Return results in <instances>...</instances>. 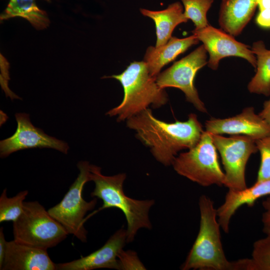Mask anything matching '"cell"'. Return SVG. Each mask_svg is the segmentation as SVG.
Returning a JSON list of instances; mask_svg holds the SVG:
<instances>
[{
  "instance_id": "obj_30",
  "label": "cell",
  "mask_w": 270,
  "mask_h": 270,
  "mask_svg": "<svg viewBox=\"0 0 270 270\" xmlns=\"http://www.w3.org/2000/svg\"><path fill=\"white\" fill-rule=\"evenodd\" d=\"M257 6L259 10L270 9V0H257Z\"/></svg>"
},
{
  "instance_id": "obj_27",
  "label": "cell",
  "mask_w": 270,
  "mask_h": 270,
  "mask_svg": "<svg viewBox=\"0 0 270 270\" xmlns=\"http://www.w3.org/2000/svg\"><path fill=\"white\" fill-rule=\"evenodd\" d=\"M256 22L259 26L270 30V9L259 10Z\"/></svg>"
},
{
  "instance_id": "obj_14",
  "label": "cell",
  "mask_w": 270,
  "mask_h": 270,
  "mask_svg": "<svg viewBox=\"0 0 270 270\" xmlns=\"http://www.w3.org/2000/svg\"><path fill=\"white\" fill-rule=\"evenodd\" d=\"M0 270H56V264L47 250L16 242L7 241L5 257Z\"/></svg>"
},
{
  "instance_id": "obj_18",
  "label": "cell",
  "mask_w": 270,
  "mask_h": 270,
  "mask_svg": "<svg viewBox=\"0 0 270 270\" xmlns=\"http://www.w3.org/2000/svg\"><path fill=\"white\" fill-rule=\"evenodd\" d=\"M142 14L150 18L156 24V47L166 44L172 37L174 28L179 24L186 22L188 20L184 14V8L179 2L170 4L162 10L153 11L141 8Z\"/></svg>"
},
{
  "instance_id": "obj_31",
  "label": "cell",
  "mask_w": 270,
  "mask_h": 270,
  "mask_svg": "<svg viewBox=\"0 0 270 270\" xmlns=\"http://www.w3.org/2000/svg\"><path fill=\"white\" fill-rule=\"evenodd\" d=\"M46 0V1H47V2H50V0Z\"/></svg>"
},
{
  "instance_id": "obj_24",
  "label": "cell",
  "mask_w": 270,
  "mask_h": 270,
  "mask_svg": "<svg viewBox=\"0 0 270 270\" xmlns=\"http://www.w3.org/2000/svg\"><path fill=\"white\" fill-rule=\"evenodd\" d=\"M260 154V162L256 182L270 178V135L255 140Z\"/></svg>"
},
{
  "instance_id": "obj_3",
  "label": "cell",
  "mask_w": 270,
  "mask_h": 270,
  "mask_svg": "<svg viewBox=\"0 0 270 270\" xmlns=\"http://www.w3.org/2000/svg\"><path fill=\"white\" fill-rule=\"evenodd\" d=\"M90 180L95 184L90 196L101 199L103 204L98 211L108 208H116L124 214L127 222L126 242L134 240L138 230L142 228H152L148 213L154 204V200H138L126 196L124 191L126 174L106 176L101 172V168L90 164Z\"/></svg>"
},
{
  "instance_id": "obj_7",
  "label": "cell",
  "mask_w": 270,
  "mask_h": 270,
  "mask_svg": "<svg viewBox=\"0 0 270 270\" xmlns=\"http://www.w3.org/2000/svg\"><path fill=\"white\" fill-rule=\"evenodd\" d=\"M80 172L62 200L48 210L49 214L60 222L68 234H72L82 242L87 240V230L84 226L86 214L93 210L97 198L87 202L82 197L84 184L90 180V164L80 161L77 164Z\"/></svg>"
},
{
  "instance_id": "obj_25",
  "label": "cell",
  "mask_w": 270,
  "mask_h": 270,
  "mask_svg": "<svg viewBox=\"0 0 270 270\" xmlns=\"http://www.w3.org/2000/svg\"><path fill=\"white\" fill-rule=\"evenodd\" d=\"M120 270H146L136 252L132 250H124L118 256Z\"/></svg>"
},
{
  "instance_id": "obj_2",
  "label": "cell",
  "mask_w": 270,
  "mask_h": 270,
  "mask_svg": "<svg viewBox=\"0 0 270 270\" xmlns=\"http://www.w3.org/2000/svg\"><path fill=\"white\" fill-rule=\"evenodd\" d=\"M198 206L199 231L180 269L244 270L243 259L230 261L226 258L221 240V228L213 201L208 196L202 195Z\"/></svg>"
},
{
  "instance_id": "obj_21",
  "label": "cell",
  "mask_w": 270,
  "mask_h": 270,
  "mask_svg": "<svg viewBox=\"0 0 270 270\" xmlns=\"http://www.w3.org/2000/svg\"><path fill=\"white\" fill-rule=\"evenodd\" d=\"M28 190L19 192L15 196L8 198L4 188L0 196V222L15 221L23 210L24 203L28 194Z\"/></svg>"
},
{
  "instance_id": "obj_20",
  "label": "cell",
  "mask_w": 270,
  "mask_h": 270,
  "mask_svg": "<svg viewBox=\"0 0 270 270\" xmlns=\"http://www.w3.org/2000/svg\"><path fill=\"white\" fill-rule=\"evenodd\" d=\"M252 50L256 56V73L248 85L251 93L270 95V50H268L264 42H254Z\"/></svg>"
},
{
  "instance_id": "obj_19",
  "label": "cell",
  "mask_w": 270,
  "mask_h": 270,
  "mask_svg": "<svg viewBox=\"0 0 270 270\" xmlns=\"http://www.w3.org/2000/svg\"><path fill=\"white\" fill-rule=\"evenodd\" d=\"M15 17L28 20L39 30L46 28L50 24L47 13L38 8L36 0H10L0 19L2 21Z\"/></svg>"
},
{
  "instance_id": "obj_10",
  "label": "cell",
  "mask_w": 270,
  "mask_h": 270,
  "mask_svg": "<svg viewBox=\"0 0 270 270\" xmlns=\"http://www.w3.org/2000/svg\"><path fill=\"white\" fill-rule=\"evenodd\" d=\"M201 41L209 54L208 66L217 70L220 61L228 56L240 57L256 68V58L250 46L236 40L232 36L223 30L208 26L201 30L192 31Z\"/></svg>"
},
{
  "instance_id": "obj_29",
  "label": "cell",
  "mask_w": 270,
  "mask_h": 270,
  "mask_svg": "<svg viewBox=\"0 0 270 270\" xmlns=\"http://www.w3.org/2000/svg\"><path fill=\"white\" fill-rule=\"evenodd\" d=\"M258 114L270 126V99L264 102L262 110Z\"/></svg>"
},
{
  "instance_id": "obj_15",
  "label": "cell",
  "mask_w": 270,
  "mask_h": 270,
  "mask_svg": "<svg viewBox=\"0 0 270 270\" xmlns=\"http://www.w3.org/2000/svg\"><path fill=\"white\" fill-rule=\"evenodd\" d=\"M270 195V178L256 182L250 187L238 191L228 190L224 200L217 209L218 220L226 233L229 232L230 221L242 206H252L259 198Z\"/></svg>"
},
{
  "instance_id": "obj_12",
  "label": "cell",
  "mask_w": 270,
  "mask_h": 270,
  "mask_svg": "<svg viewBox=\"0 0 270 270\" xmlns=\"http://www.w3.org/2000/svg\"><path fill=\"white\" fill-rule=\"evenodd\" d=\"M206 130L215 134L244 135L255 140L270 135V126L253 107H246L242 112L226 118H211L205 122Z\"/></svg>"
},
{
  "instance_id": "obj_6",
  "label": "cell",
  "mask_w": 270,
  "mask_h": 270,
  "mask_svg": "<svg viewBox=\"0 0 270 270\" xmlns=\"http://www.w3.org/2000/svg\"><path fill=\"white\" fill-rule=\"evenodd\" d=\"M216 150L212 134L204 131L196 144L176 156L172 165L178 174L202 186H224Z\"/></svg>"
},
{
  "instance_id": "obj_8",
  "label": "cell",
  "mask_w": 270,
  "mask_h": 270,
  "mask_svg": "<svg viewBox=\"0 0 270 270\" xmlns=\"http://www.w3.org/2000/svg\"><path fill=\"white\" fill-rule=\"evenodd\" d=\"M212 136L224 170V186L234 191L247 188L245 170L250 156L258 151L255 140L239 134L227 138L212 134Z\"/></svg>"
},
{
  "instance_id": "obj_11",
  "label": "cell",
  "mask_w": 270,
  "mask_h": 270,
  "mask_svg": "<svg viewBox=\"0 0 270 270\" xmlns=\"http://www.w3.org/2000/svg\"><path fill=\"white\" fill-rule=\"evenodd\" d=\"M15 117L18 124L15 133L0 142L1 158L21 150L38 148H51L64 154L68 153L69 146L66 142L49 136L34 126L28 114L17 113Z\"/></svg>"
},
{
  "instance_id": "obj_23",
  "label": "cell",
  "mask_w": 270,
  "mask_h": 270,
  "mask_svg": "<svg viewBox=\"0 0 270 270\" xmlns=\"http://www.w3.org/2000/svg\"><path fill=\"white\" fill-rule=\"evenodd\" d=\"M250 259L252 270H270V235L254 243Z\"/></svg>"
},
{
  "instance_id": "obj_5",
  "label": "cell",
  "mask_w": 270,
  "mask_h": 270,
  "mask_svg": "<svg viewBox=\"0 0 270 270\" xmlns=\"http://www.w3.org/2000/svg\"><path fill=\"white\" fill-rule=\"evenodd\" d=\"M64 228L37 201L24 202L23 210L13 222L14 240L36 248L47 250L68 236Z\"/></svg>"
},
{
  "instance_id": "obj_22",
  "label": "cell",
  "mask_w": 270,
  "mask_h": 270,
  "mask_svg": "<svg viewBox=\"0 0 270 270\" xmlns=\"http://www.w3.org/2000/svg\"><path fill=\"white\" fill-rule=\"evenodd\" d=\"M184 8V14L188 20H192L196 30L205 28L209 26L207 20L208 12L212 6L214 0H181Z\"/></svg>"
},
{
  "instance_id": "obj_9",
  "label": "cell",
  "mask_w": 270,
  "mask_h": 270,
  "mask_svg": "<svg viewBox=\"0 0 270 270\" xmlns=\"http://www.w3.org/2000/svg\"><path fill=\"white\" fill-rule=\"evenodd\" d=\"M206 52L202 44L160 73L156 78V82L160 88L172 87L180 89L184 92L186 100L202 112H206L207 110L199 98L194 80L198 71L208 63Z\"/></svg>"
},
{
  "instance_id": "obj_26",
  "label": "cell",
  "mask_w": 270,
  "mask_h": 270,
  "mask_svg": "<svg viewBox=\"0 0 270 270\" xmlns=\"http://www.w3.org/2000/svg\"><path fill=\"white\" fill-rule=\"evenodd\" d=\"M264 212L262 216V232L266 235H270V195L262 202Z\"/></svg>"
},
{
  "instance_id": "obj_4",
  "label": "cell",
  "mask_w": 270,
  "mask_h": 270,
  "mask_svg": "<svg viewBox=\"0 0 270 270\" xmlns=\"http://www.w3.org/2000/svg\"><path fill=\"white\" fill-rule=\"evenodd\" d=\"M118 80L124 89L122 102L107 112L110 116H117L118 122L128 120L140 113L150 105L156 108L166 104L168 95L150 73L144 62H134L120 74L104 76Z\"/></svg>"
},
{
  "instance_id": "obj_17",
  "label": "cell",
  "mask_w": 270,
  "mask_h": 270,
  "mask_svg": "<svg viewBox=\"0 0 270 270\" xmlns=\"http://www.w3.org/2000/svg\"><path fill=\"white\" fill-rule=\"evenodd\" d=\"M198 42L194 34L184 38L172 36L164 45L158 47L149 46L146 50L144 62L150 74L156 78L165 65Z\"/></svg>"
},
{
  "instance_id": "obj_16",
  "label": "cell",
  "mask_w": 270,
  "mask_h": 270,
  "mask_svg": "<svg viewBox=\"0 0 270 270\" xmlns=\"http://www.w3.org/2000/svg\"><path fill=\"white\" fill-rule=\"evenodd\" d=\"M257 7V0H222L218 23L224 31L233 36L241 34Z\"/></svg>"
},
{
  "instance_id": "obj_1",
  "label": "cell",
  "mask_w": 270,
  "mask_h": 270,
  "mask_svg": "<svg viewBox=\"0 0 270 270\" xmlns=\"http://www.w3.org/2000/svg\"><path fill=\"white\" fill-rule=\"evenodd\" d=\"M126 125L166 166L172 165L180 150L194 146L204 132L194 114H190L186 121L169 123L156 118L148 108L128 119Z\"/></svg>"
},
{
  "instance_id": "obj_28",
  "label": "cell",
  "mask_w": 270,
  "mask_h": 270,
  "mask_svg": "<svg viewBox=\"0 0 270 270\" xmlns=\"http://www.w3.org/2000/svg\"><path fill=\"white\" fill-rule=\"evenodd\" d=\"M7 241L4 234L3 227L0 228V268L2 266L6 249Z\"/></svg>"
},
{
  "instance_id": "obj_13",
  "label": "cell",
  "mask_w": 270,
  "mask_h": 270,
  "mask_svg": "<svg viewBox=\"0 0 270 270\" xmlns=\"http://www.w3.org/2000/svg\"><path fill=\"white\" fill-rule=\"evenodd\" d=\"M126 242V230L122 228L100 248L78 260L56 264V270H92L102 268L120 270L118 256Z\"/></svg>"
}]
</instances>
